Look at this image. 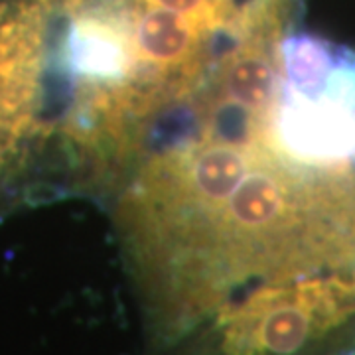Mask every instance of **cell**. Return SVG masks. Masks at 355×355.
<instances>
[{
    "mask_svg": "<svg viewBox=\"0 0 355 355\" xmlns=\"http://www.w3.org/2000/svg\"><path fill=\"white\" fill-rule=\"evenodd\" d=\"M64 18L51 0H0V211L34 186L46 162L64 172L62 123L67 99L60 67Z\"/></svg>",
    "mask_w": 355,
    "mask_h": 355,
    "instance_id": "3",
    "label": "cell"
},
{
    "mask_svg": "<svg viewBox=\"0 0 355 355\" xmlns=\"http://www.w3.org/2000/svg\"><path fill=\"white\" fill-rule=\"evenodd\" d=\"M279 95L186 101L103 178L142 355L355 349V164L282 139Z\"/></svg>",
    "mask_w": 355,
    "mask_h": 355,
    "instance_id": "1",
    "label": "cell"
},
{
    "mask_svg": "<svg viewBox=\"0 0 355 355\" xmlns=\"http://www.w3.org/2000/svg\"><path fill=\"white\" fill-rule=\"evenodd\" d=\"M300 8L302 0H85L60 36L69 158L89 164L217 53L294 28Z\"/></svg>",
    "mask_w": 355,
    "mask_h": 355,
    "instance_id": "2",
    "label": "cell"
},
{
    "mask_svg": "<svg viewBox=\"0 0 355 355\" xmlns=\"http://www.w3.org/2000/svg\"><path fill=\"white\" fill-rule=\"evenodd\" d=\"M51 2L58 6V10L64 14L65 18H69V16L76 12L77 8H79L85 0H51Z\"/></svg>",
    "mask_w": 355,
    "mask_h": 355,
    "instance_id": "4",
    "label": "cell"
}]
</instances>
